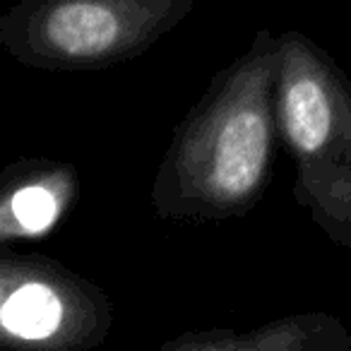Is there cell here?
<instances>
[{
	"label": "cell",
	"mask_w": 351,
	"mask_h": 351,
	"mask_svg": "<svg viewBox=\"0 0 351 351\" xmlns=\"http://www.w3.org/2000/svg\"><path fill=\"white\" fill-rule=\"evenodd\" d=\"M195 0H22L0 15V49L25 68L92 73L140 58Z\"/></svg>",
	"instance_id": "3"
},
{
	"label": "cell",
	"mask_w": 351,
	"mask_h": 351,
	"mask_svg": "<svg viewBox=\"0 0 351 351\" xmlns=\"http://www.w3.org/2000/svg\"><path fill=\"white\" fill-rule=\"evenodd\" d=\"M80 197V171L68 161L25 156L0 169V250L53 234Z\"/></svg>",
	"instance_id": "5"
},
{
	"label": "cell",
	"mask_w": 351,
	"mask_h": 351,
	"mask_svg": "<svg viewBox=\"0 0 351 351\" xmlns=\"http://www.w3.org/2000/svg\"><path fill=\"white\" fill-rule=\"evenodd\" d=\"M113 327L99 284L39 253L0 250V351H92Z\"/></svg>",
	"instance_id": "4"
},
{
	"label": "cell",
	"mask_w": 351,
	"mask_h": 351,
	"mask_svg": "<svg viewBox=\"0 0 351 351\" xmlns=\"http://www.w3.org/2000/svg\"><path fill=\"white\" fill-rule=\"evenodd\" d=\"M277 145V34L263 27L176 125L154 171L152 210L166 221L250 215L272 183Z\"/></svg>",
	"instance_id": "1"
},
{
	"label": "cell",
	"mask_w": 351,
	"mask_h": 351,
	"mask_svg": "<svg viewBox=\"0 0 351 351\" xmlns=\"http://www.w3.org/2000/svg\"><path fill=\"white\" fill-rule=\"evenodd\" d=\"M277 125L296 166V205L351 250V80L298 29L277 34Z\"/></svg>",
	"instance_id": "2"
},
{
	"label": "cell",
	"mask_w": 351,
	"mask_h": 351,
	"mask_svg": "<svg viewBox=\"0 0 351 351\" xmlns=\"http://www.w3.org/2000/svg\"><path fill=\"white\" fill-rule=\"evenodd\" d=\"M154 351H351V332L327 311H303L253 330H191Z\"/></svg>",
	"instance_id": "6"
}]
</instances>
